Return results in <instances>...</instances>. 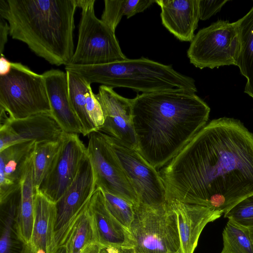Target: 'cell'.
I'll use <instances>...</instances> for the list:
<instances>
[{
  "label": "cell",
  "mask_w": 253,
  "mask_h": 253,
  "mask_svg": "<svg viewBox=\"0 0 253 253\" xmlns=\"http://www.w3.org/2000/svg\"><path fill=\"white\" fill-rule=\"evenodd\" d=\"M159 172L167 201L225 214L253 194V133L238 120H213Z\"/></svg>",
  "instance_id": "obj_1"
},
{
  "label": "cell",
  "mask_w": 253,
  "mask_h": 253,
  "mask_svg": "<svg viewBox=\"0 0 253 253\" xmlns=\"http://www.w3.org/2000/svg\"><path fill=\"white\" fill-rule=\"evenodd\" d=\"M208 104L195 93L170 90L132 99L136 150L153 167L166 166L207 124Z\"/></svg>",
  "instance_id": "obj_2"
},
{
  "label": "cell",
  "mask_w": 253,
  "mask_h": 253,
  "mask_svg": "<svg viewBox=\"0 0 253 253\" xmlns=\"http://www.w3.org/2000/svg\"><path fill=\"white\" fill-rule=\"evenodd\" d=\"M76 0H0L9 35L52 65H69L74 53Z\"/></svg>",
  "instance_id": "obj_3"
},
{
  "label": "cell",
  "mask_w": 253,
  "mask_h": 253,
  "mask_svg": "<svg viewBox=\"0 0 253 253\" xmlns=\"http://www.w3.org/2000/svg\"><path fill=\"white\" fill-rule=\"evenodd\" d=\"M89 84L126 87L148 93L170 90L197 91L195 80L165 65L143 57L93 65L65 66Z\"/></svg>",
  "instance_id": "obj_4"
},
{
  "label": "cell",
  "mask_w": 253,
  "mask_h": 253,
  "mask_svg": "<svg viewBox=\"0 0 253 253\" xmlns=\"http://www.w3.org/2000/svg\"><path fill=\"white\" fill-rule=\"evenodd\" d=\"M0 110L12 119L51 114L42 75L21 63L11 62L10 72L0 76Z\"/></svg>",
  "instance_id": "obj_5"
},
{
  "label": "cell",
  "mask_w": 253,
  "mask_h": 253,
  "mask_svg": "<svg viewBox=\"0 0 253 253\" xmlns=\"http://www.w3.org/2000/svg\"><path fill=\"white\" fill-rule=\"evenodd\" d=\"M129 232L135 253H182L176 213L169 204L134 205Z\"/></svg>",
  "instance_id": "obj_6"
},
{
  "label": "cell",
  "mask_w": 253,
  "mask_h": 253,
  "mask_svg": "<svg viewBox=\"0 0 253 253\" xmlns=\"http://www.w3.org/2000/svg\"><path fill=\"white\" fill-rule=\"evenodd\" d=\"M95 1L76 0L82 9L81 17L76 48L69 65L105 64L126 59L115 32L95 16Z\"/></svg>",
  "instance_id": "obj_7"
},
{
  "label": "cell",
  "mask_w": 253,
  "mask_h": 253,
  "mask_svg": "<svg viewBox=\"0 0 253 253\" xmlns=\"http://www.w3.org/2000/svg\"><path fill=\"white\" fill-rule=\"evenodd\" d=\"M240 43L235 22L218 20L200 30L187 50L191 64L200 69L236 65Z\"/></svg>",
  "instance_id": "obj_8"
},
{
  "label": "cell",
  "mask_w": 253,
  "mask_h": 253,
  "mask_svg": "<svg viewBox=\"0 0 253 253\" xmlns=\"http://www.w3.org/2000/svg\"><path fill=\"white\" fill-rule=\"evenodd\" d=\"M104 135L135 192L138 204L154 207L165 204L167 202L166 190L157 169L135 149Z\"/></svg>",
  "instance_id": "obj_9"
},
{
  "label": "cell",
  "mask_w": 253,
  "mask_h": 253,
  "mask_svg": "<svg viewBox=\"0 0 253 253\" xmlns=\"http://www.w3.org/2000/svg\"><path fill=\"white\" fill-rule=\"evenodd\" d=\"M88 135L87 152L93 168L97 187L137 205L135 192L104 134L96 131Z\"/></svg>",
  "instance_id": "obj_10"
},
{
  "label": "cell",
  "mask_w": 253,
  "mask_h": 253,
  "mask_svg": "<svg viewBox=\"0 0 253 253\" xmlns=\"http://www.w3.org/2000/svg\"><path fill=\"white\" fill-rule=\"evenodd\" d=\"M87 156V147L78 134L64 132L58 152L38 189L56 203L74 180Z\"/></svg>",
  "instance_id": "obj_11"
},
{
  "label": "cell",
  "mask_w": 253,
  "mask_h": 253,
  "mask_svg": "<svg viewBox=\"0 0 253 253\" xmlns=\"http://www.w3.org/2000/svg\"><path fill=\"white\" fill-rule=\"evenodd\" d=\"M96 188L95 174L87 154L74 180L56 203L57 249L64 244L71 227Z\"/></svg>",
  "instance_id": "obj_12"
},
{
  "label": "cell",
  "mask_w": 253,
  "mask_h": 253,
  "mask_svg": "<svg viewBox=\"0 0 253 253\" xmlns=\"http://www.w3.org/2000/svg\"><path fill=\"white\" fill-rule=\"evenodd\" d=\"M0 151L26 141L36 143L60 140L64 132L51 114H40L12 119L0 110Z\"/></svg>",
  "instance_id": "obj_13"
},
{
  "label": "cell",
  "mask_w": 253,
  "mask_h": 253,
  "mask_svg": "<svg viewBox=\"0 0 253 253\" xmlns=\"http://www.w3.org/2000/svg\"><path fill=\"white\" fill-rule=\"evenodd\" d=\"M103 112L104 124L98 130L125 146L136 149L137 141L132 121V99L124 97L113 88L99 86L95 94Z\"/></svg>",
  "instance_id": "obj_14"
},
{
  "label": "cell",
  "mask_w": 253,
  "mask_h": 253,
  "mask_svg": "<svg viewBox=\"0 0 253 253\" xmlns=\"http://www.w3.org/2000/svg\"><path fill=\"white\" fill-rule=\"evenodd\" d=\"M42 75L52 117L64 132L83 135L82 125L69 101L66 73L52 69Z\"/></svg>",
  "instance_id": "obj_15"
},
{
  "label": "cell",
  "mask_w": 253,
  "mask_h": 253,
  "mask_svg": "<svg viewBox=\"0 0 253 253\" xmlns=\"http://www.w3.org/2000/svg\"><path fill=\"white\" fill-rule=\"evenodd\" d=\"M97 243L104 247L133 248L134 243L129 231L110 213L101 189H96L88 202Z\"/></svg>",
  "instance_id": "obj_16"
},
{
  "label": "cell",
  "mask_w": 253,
  "mask_h": 253,
  "mask_svg": "<svg viewBox=\"0 0 253 253\" xmlns=\"http://www.w3.org/2000/svg\"><path fill=\"white\" fill-rule=\"evenodd\" d=\"M167 202L176 215L182 253H193L204 227L223 213L206 207L176 201Z\"/></svg>",
  "instance_id": "obj_17"
},
{
  "label": "cell",
  "mask_w": 253,
  "mask_h": 253,
  "mask_svg": "<svg viewBox=\"0 0 253 253\" xmlns=\"http://www.w3.org/2000/svg\"><path fill=\"white\" fill-rule=\"evenodd\" d=\"M35 145L34 141H26L0 151V202L20 188Z\"/></svg>",
  "instance_id": "obj_18"
},
{
  "label": "cell",
  "mask_w": 253,
  "mask_h": 253,
  "mask_svg": "<svg viewBox=\"0 0 253 253\" xmlns=\"http://www.w3.org/2000/svg\"><path fill=\"white\" fill-rule=\"evenodd\" d=\"M164 26L182 42H192L200 20L199 0H156Z\"/></svg>",
  "instance_id": "obj_19"
},
{
  "label": "cell",
  "mask_w": 253,
  "mask_h": 253,
  "mask_svg": "<svg viewBox=\"0 0 253 253\" xmlns=\"http://www.w3.org/2000/svg\"><path fill=\"white\" fill-rule=\"evenodd\" d=\"M56 203L36 190L34 219L30 242L32 253H55Z\"/></svg>",
  "instance_id": "obj_20"
},
{
  "label": "cell",
  "mask_w": 253,
  "mask_h": 253,
  "mask_svg": "<svg viewBox=\"0 0 253 253\" xmlns=\"http://www.w3.org/2000/svg\"><path fill=\"white\" fill-rule=\"evenodd\" d=\"M20 199V188L0 202V253H32L30 246L20 237L16 226Z\"/></svg>",
  "instance_id": "obj_21"
},
{
  "label": "cell",
  "mask_w": 253,
  "mask_h": 253,
  "mask_svg": "<svg viewBox=\"0 0 253 253\" xmlns=\"http://www.w3.org/2000/svg\"><path fill=\"white\" fill-rule=\"evenodd\" d=\"M33 158L28 165L21 182V199L16 217V226L18 233L22 239L29 245L34 224L36 193L33 178Z\"/></svg>",
  "instance_id": "obj_22"
},
{
  "label": "cell",
  "mask_w": 253,
  "mask_h": 253,
  "mask_svg": "<svg viewBox=\"0 0 253 253\" xmlns=\"http://www.w3.org/2000/svg\"><path fill=\"white\" fill-rule=\"evenodd\" d=\"M235 23L240 43L236 66L247 79L245 92L253 98V6L245 15Z\"/></svg>",
  "instance_id": "obj_23"
},
{
  "label": "cell",
  "mask_w": 253,
  "mask_h": 253,
  "mask_svg": "<svg viewBox=\"0 0 253 253\" xmlns=\"http://www.w3.org/2000/svg\"><path fill=\"white\" fill-rule=\"evenodd\" d=\"M68 95L71 106L79 119L83 128V136L97 131L86 110V96L90 84L78 75L66 71Z\"/></svg>",
  "instance_id": "obj_24"
},
{
  "label": "cell",
  "mask_w": 253,
  "mask_h": 253,
  "mask_svg": "<svg viewBox=\"0 0 253 253\" xmlns=\"http://www.w3.org/2000/svg\"><path fill=\"white\" fill-rule=\"evenodd\" d=\"M86 204L71 227L64 245L68 253H81L90 244L97 243L92 219Z\"/></svg>",
  "instance_id": "obj_25"
},
{
  "label": "cell",
  "mask_w": 253,
  "mask_h": 253,
  "mask_svg": "<svg viewBox=\"0 0 253 253\" xmlns=\"http://www.w3.org/2000/svg\"><path fill=\"white\" fill-rule=\"evenodd\" d=\"M154 0H105L104 9L101 20L115 32L123 16L127 18L142 12L148 8Z\"/></svg>",
  "instance_id": "obj_26"
},
{
  "label": "cell",
  "mask_w": 253,
  "mask_h": 253,
  "mask_svg": "<svg viewBox=\"0 0 253 253\" xmlns=\"http://www.w3.org/2000/svg\"><path fill=\"white\" fill-rule=\"evenodd\" d=\"M61 139L36 143L33 158L35 190L39 189L42 180L50 169L58 152Z\"/></svg>",
  "instance_id": "obj_27"
},
{
  "label": "cell",
  "mask_w": 253,
  "mask_h": 253,
  "mask_svg": "<svg viewBox=\"0 0 253 253\" xmlns=\"http://www.w3.org/2000/svg\"><path fill=\"white\" fill-rule=\"evenodd\" d=\"M221 253H253V242L248 228L228 219L222 233Z\"/></svg>",
  "instance_id": "obj_28"
},
{
  "label": "cell",
  "mask_w": 253,
  "mask_h": 253,
  "mask_svg": "<svg viewBox=\"0 0 253 253\" xmlns=\"http://www.w3.org/2000/svg\"><path fill=\"white\" fill-rule=\"evenodd\" d=\"M102 191L106 206L110 213L129 230L134 216V205L121 197L107 191Z\"/></svg>",
  "instance_id": "obj_29"
},
{
  "label": "cell",
  "mask_w": 253,
  "mask_h": 253,
  "mask_svg": "<svg viewBox=\"0 0 253 253\" xmlns=\"http://www.w3.org/2000/svg\"><path fill=\"white\" fill-rule=\"evenodd\" d=\"M224 214V217L242 226L253 229V194L240 201Z\"/></svg>",
  "instance_id": "obj_30"
},
{
  "label": "cell",
  "mask_w": 253,
  "mask_h": 253,
  "mask_svg": "<svg viewBox=\"0 0 253 253\" xmlns=\"http://www.w3.org/2000/svg\"><path fill=\"white\" fill-rule=\"evenodd\" d=\"M86 110L89 118L98 131L104 124V116L101 107L91 88L86 94Z\"/></svg>",
  "instance_id": "obj_31"
},
{
  "label": "cell",
  "mask_w": 253,
  "mask_h": 253,
  "mask_svg": "<svg viewBox=\"0 0 253 253\" xmlns=\"http://www.w3.org/2000/svg\"><path fill=\"white\" fill-rule=\"evenodd\" d=\"M228 0H199L200 19L206 20L219 12Z\"/></svg>",
  "instance_id": "obj_32"
},
{
  "label": "cell",
  "mask_w": 253,
  "mask_h": 253,
  "mask_svg": "<svg viewBox=\"0 0 253 253\" xmlns=\"http://www.w3.org/2000/svg\"><path fill=\"white\" fill-rule=\"evenodd\" d=\"M9 34V26L4 19L0 17V53L3 55L5 44Z\"/></svg>",
  "instance_id": "obj_33"
},
{
  "label": "cell",
  "mask_w": 253,
  "mask_h": 253,
  "mask_svg": "<svg viewBox=\"0 0 253 253\" xmlns=\"http://www.w3.org/2000/svg\"><path fill=\"white\" fill-rule=\"evenodd\" d=\"M99 253H135L133 248L102 246Z\"/></svg>",
  "instance_id": "obj_34"
},
{
  "label": "cell",
  "mask_w": 253,
  "mask_h": 253,
  "mask_svg": "<svg viewBox=\"0 0 253 253\" xmlns=\"http://www.w3.org/2000/svg\"><path fill=\"white\" fill-rule=\"evenodd\" d=\"M0 58V76L7 74L11 69V62L8 60L3 55Z\"/></svg>",
  "instance_id": "obj_35"
},
{
  "label": "cell",
  "mask_w": 253,
  "mask_h": 253,
  "mask_svg": "<svg viewBox=\"0 0 253 253\" xmlns=\"http://www.w3.org/2000/svg\"><path fill=\"white\" fill-rule=\"evenodd\" d=\"M101 247L98 243H92L85 247L81 253H99Z\"/></svg>",
  "instance_id": "obj_36"
},
{
  "label": "cell",
  "mask_w": 253,
  "mask_h": 253,
  "mask_svg": "<svg viewBox=\"0 0 253 253\" xmlns=\"http://www.w3.org/2000/svg\"><path fill=\"white\" fill-rule=\"evenodd\" d=\"M250 234L253 242V229H249Z\"/></svg>",
  "instance_id": "obj_37"
},
{
  "label": "cell",
  "mask_w": 253,
  "mask_h": 253,
  "mask_svg": "<svg viewBox=\"0 0 253 253\" xmlns=\"http://www.w3.org/2000/svg\"></svg>",
  "instance_id": "obj_38"
}]
</instances>
